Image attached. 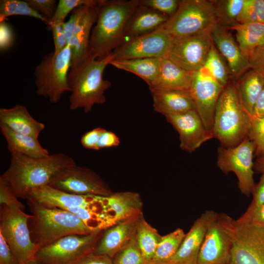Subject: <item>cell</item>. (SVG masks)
I'll return each mask as SVG.
<instances>
[{
	"instance_id": "cell-10",
	"label": "cell",
	"mask_w": 264,
	"mask_h": 264,
	"mask_svg": "<svg viewBox=\"0 0 264 264\" xmlns=\"http://www.w3.org/2000/svg\"><path fill=\"white\" fill-rule=\"evenodd\" d=\"M104 231L64 237L40 247L35 260L40 264H77L93 252Z\"/></svg>"
},
{
	"instance_id": "cell-41",
	"label": "cell",
	"mask_w": 264,
	"mask_h": 264,
	"mask_svg": "<svg viewBox=\"0 0 264 264\" xmlns=\"http://www.w3.org/2000/svg\"><path fill=\"white\" fill-rule=\"evenodd\" d=\"M96 0H60L55 12L51 20L53 23H63L67 15L76 8L94 3Z\"/></svg>"
},
{
	"instance_id": "cell-18",
	"label": "cell",
	"mask_w": 264,
	"mask_h": 264,
	"mask_svg": "<svg viewBox=\"0 0 264 264\" xmlns=\"http://www.w3.org/2000/svg\"><path fill=\"white\" fill-rule=\"evenodd\" d=\"M211 36L214 44L227 64L231 78L238 79L250 68L249 59L242 54L228 29L217 23Z\"/></svg>"
},
{
	"instance_id": "cell-2",
	"label": "cell",
	"mask_w": 264,
	"mask_h": 264,
	"mask_svg": "<svg viewBox=\"0 0 264 264\" xmlns=\"http://www.w3.org/2000/svg\"><path fill=\"white\" fill-rule=\"evenodd\" d=\"M139 4V0H99L89 40V57L103 59L125 41V25Z\"/></svg>"
},
{
	"instance_id": "cell-40",
	"label": "cell",
	"mask_w": 264,
	"mask_h": 264,
	"mask_svg": "<svg viewBox=\"0 0 264 264\" xmlns=\"http://www.w3.org/2000/svg\"><path fill=\"white\" fill-rule=\"evenodd\" d=\"M248 138L255 145L254 156L264 157V117H252Z\"/></svg>"
},
{
	"instance_id": "cell-45",
	"label": "cell",
	"mask_w": 264,
	"mask_h": 264,
	"mask_svg": "<svg viewBox=\"0 0 264 264\" xmlns=\"http://www.w3.org/2000/svg\"><path fill=\"white\" fill-rule=\"evenodd\" d=\"M237 221L264 226V204L259 206L249 205L245 213Z\"/></svg>"
},
{
	"instance_id": "cell-3",
	"label": "cell",
	"mask_w": 264,
	"mask_h": 264,
	"mask_svg": "<svg viewBox=\"0 0 264 264\" xmlns=\"http://www.w3.org/2000/svg\"><path fill=\"white\" fill-rule=\"evenodd\" d=\"M113 59L112 53L100 60L89 57L80 66L70 69L68 82L71 89L69 108L71 110L82 109L84 113H88L95 105L106 102L105 92L111 84L103 79V74Z\"/></svg>"
},
{
	"instance_id": "cell-46",
	"label": "cell",
	"mask_w": 264,
	"mask_h": 264,
	"mask_svg": "<svg viewBox=\"0 0 264 264\" xmlns=\"http://www.w3.org/2000/svg\"><path fill=\"white\" fill-rule=\"evenodd\" d=\"M25 1L34 10L51 22L57 8L56 0H25Z\"/></svg>"
},
{
	"instance_id": "cell-21",
	"label": "cell",
	"mask_w": 264,
	"mask_h": 264,
	"mask_svg": "<svg viewBox=\"0 0 264 264\" xmlns=\"http://www.w3.org/2000/svg\"><path fill=\"white\" fill-rule=\"evenodd\" d=\"M140 217L118 222L105 230L93 253L112 259L135 236Z\"/></svg>"
},
{
	"instance_id": "cell-22",
	"label": "cell",
	"mask_w": 264,
	"mask_h": 264,
	"mask_svg": "<svg viewBox=\"0 0 264 264\" xmlns=\"http://www.w3.org/2000/svg\"><path fill=\"white\" fill-rule=\"evenodd\" d=\"M98 0L88 6L68 43L71 49L70 68L77 67L89 57L91 32L98 15Z\"/></svg>"
},
{
	"instance_id": "cell-58",
	"label": "cell",
	"mask_w": 264,
	"mask_h": 264,
	"mask_svg": "<svg viewBox=\"0 0 264 264\" xmlns=\"http://www.w3.org/2000/svg\"><path fill=\"white\" fill-rule=\"evenodd\" d=\"M22 264H40L38 263L35 260H32L26 263Z\"/></svg>"
},
{
	"instance_id": "cell-32",
	"label": "cell",
	"mask_w": 264,
	"mask_h": 264,
	"mask_svg": "<svg viewBox=\"0 0 264 264\" xmlns=\"http://www.w3.org/2000/svg\"><path fill=\"white\" fill-rule=\"evenodd\" d=\"M230 29L235 30L238 45L248 59L257 48L264 44V23H239Z\"/></svg>"
},
{
	"instance_id": "cell-20",
	"label": "cell",
	"mask_w": 264,
	"mask_h": 264,
	"mask_svg": "<svg viewBox=\"0 0 264 264\" xmlns=\"http://www.w3.org/2000/svg\"><path fill=\"white\" fill-rule=\"evenodd\" d=\"M28 198L47 207L66 210L97 203L103 197L75 195L46 185L33 190Z\"/></svg>"
},
{
	"instance_id": "cell-9",
	"label": "cell",
	"mask_w": 264,
	"mask_h": 264,
	"mask_svg": "<svg viewBox=\"0 0 264 264\" xmlns=\"http://www.w3.org/2000/svg\"><path fill=\"white\" fill-rule=\"evenodd\" d=\"M32 215L5 205L0 207V234L20 264L35 260L40 247L33 242L28 222Z\"/></svg>"
},
{
	"instance_id": "cell-12",
	"label": "cell",
	"mask_w": 264,
	"mask_h": 264,
	"mask_svg": "<svg viewBox=\"0 0 264 264\" xmlns=\"http://www.w3.org/2000/svg\"><path fill=\"white\" fill-rule=\"evenodd\" d=\"M49 186L79 195L108 197L113 193L96 173L76 164L58 172Z\"/></svg>"
},
{
	"instance_id": "cell-47",
	"label": "cell",
	"mask_w": 264,
	"mask_h": 264,
	"mask_svg": "<svg viewBox=\"0 0 264 264\" xmlns=\"http://www.w3.org/2000/svg\"><path fill=\"white\" fill-rule=\"evenodd\" d=\"M63 23H55L51 25L55 53L61 52L67 45L63 28Z\"/></svg>"
},
{
	"instance_id": "cell-36",
	"label": "cell",
	"mask_w": 264,
	"mask_h": 264,
	"mask_svg": "<svg viewBox=\"0 0 264 264\" xmlns=\"http://www.w3.org/2000/svg\"><path fill=\"white\" fill-rule=\"evenodd\" d=\"M21 15L41 20L51 29V23L34 10L25 1L20 0H0V22L5 21L11 16Z\"/></svg>"
},
{
	"instance_id": "cell-54",
	"label": "cell",
	"mask_w": 264,
	"mask_h": 264,
	"mask_svg": "<svg viewBox=\"0 0 264 264\" xmlns=\"http://www.w3.org/2000/svg\"><path fill=\"white\" fill-rule=\"evenodd\" d=\"M77 264H113L112 259L93 253L83 258Z\"/></svg>"
},
{
	"instance_id": "cell-38",
	"label": "cell",
	"mask_w": 264,
	"mask_h": 264,
	"mask_svg": "<svg viewBox=\"0 0 264 264\" xmlns=\"http://www.w3.org/2000/svg\"><path fill=\"white\" fill-rule=\"evenodd\" d=\"M264 23V0H244L238 23Z\"/></svg>"
},
{
	"instance_id": "cell-28",
	"label": "cell",
	"mask_w": 264,
	"mask_h": 264,
	"mask_svg": "<svg viewBox=\"0 0 264 264\" xmlns=\"http://www.w3.org/2000/svg\"><path fill=\"white\" fill-rule=\"evenodd\" d=\"M0 129L11 154L32 157H43L50 154L48 150L40 144L38 139L16 132L2 124H0Z\"/></svg>"
},
{
	"instance_id": "cell-52",
	"label": "cell",
	"mask_w": 264,
	"mask_h": 264,
	"mask_svg": "<svg viewBox=\"0 0 264 264\" xmlns=\"http://www.w3.org/2000/svg\"><path fill=\"white\" fill-rule=\"evenodd\" d=\"M250 68L264 73V44L257 48L249 58Z\"/></svg>"
},
{
	"instance_id": "cell-4",
	"label": "cell",
	"mask_w": 264,
	"mask_h": 264,
	"mask_svg": "<svg viewBox=\"0 0 264 264\" xmlns=\"http://www.w3.org/2000/svg\"><path fill=\"white\" fill-rule=\"evenodd\" d=\"M26 199L32 214L28 222L31 238L40 248L68 235L94 232L70 211L44 206L30 198Z\"/></svg>"
},
{
	"instance_id": "cell-14",
	"label": "cell",
	"mask_w": 264,
	"mask_h": 264,
	"mask_svg": "<svg viewBox=\"0 0 264 264\" xmlns=\"http://www.w3.org/2000/svg\"><path fill=\"white\" fill-rule=\"evenodd\" d=\"M213 44L211 31L174 38L168 58L183 69L194 72L203 66Z\"/></svg>"
},
{
	"instance_id": "cell-26",
	"label": "cell",
	"mask_w": 264,
	"mask_h": 264,
	"mask_svg": "<svg viewBox=\"0 0 264 264\" xmlns=\"http://www.w3.org/2000/svg\"><path fill=\"white\" fill-rule=\"evenodd\" d=\"M0 124L16 132L37 139L45 128V125L35 119L27 108L22 105H17L10 108H0Z\"/></svg>"
},
{
	"instance_id": "cell-11",
	"label": "cell",
	"mask_w": 264,
	"mask_h": 264,
	"mask_svg": "<svg viewBox=\"0 0 264 264\" xmlns=\"http://www.w3.org/2000/svg\"><path fill=\"white\" fill-rule=\"evenodd\" d=\"M255 144L248 138L232 148H218L217 164L224 174L232 172L238 180V187L244 195L249 196L256 183L254 180L253 157Z\"/></svg>"
},
{
	"instance_id": "cell-8",
	"label": "cell",
	"mask_w": 264,
	"mask_h": 264,
	"mask_svg": "<svg viewBox=\"0 0 264 264\" xmlns=\"http://www.w3.org/2000/svg\"><path fill=\"white\" fill-rule=\"evenodd\" d=\"M217 23L212 1L182 0L163 27L174 38H177L211 31Z\"/></svg>"
},
{
	"instance_id": "cell-24",
	"label": "cell",
	"mask_w": 264,
	"mask_h": 264,
	"mask_svg": "<svg viewBox=\"0 0 264 264\" xmlns=\"http://www.w3.org/2000/svg\"><path fill=\"white\" fill-rule=\"evenodd\" d=\"M105 198L107 211L116 223L138 218L143 214V202L137 193H113Z\"/></svg>"
},
{
	"instance_id": "cell-19",
	"label": "cell",
	"mask_w": 264,
	"mask_h": 264,
	"mask_svg": "<svg viewBox=\"0 0 264 264\" xmlns=\"http://www.w3.org/2000/svg\"><path fill=\"white\" fill-rule=\"evenodd\" d=\"M207 210L194 222L176 254L171 260L175 264H198L199 253L208 226L217 215Z\"/></svg>"
},
{
	"instance_id": "cell-23",
	"label": "cell",
	"mask_w": 264,
	"mask_h": 264,
	"mask_svg": "<svg viewBox=\"0 0 264 264\" xmlns=\"http://www.w3.org/2000/svg\"><path fill=\"white\" fill-rule=\"evenodd\" d=\"M153 100V108L165 116L196 110L189 90L178 89H150Z\"/></svg>"
},
{
	"instance_id": "cell-27",
	"label": "cell",
	"mask_w": 264,
	"mask_h": 264,
	"mask_svg": "<svg viewBox=\"0 0 264 264\" xmlns=\"http://www.w3.org/2000/svg\"><path fill=\"white\" fill-rule=\"evenodd\" d=\"M192 75L193 72L183 69L168 58H162L158 75L149 89L189 91Z\"/></svg>"
},
{
	"instance_id": "cell-34",
	"label": "cell",
	"mask_w": 264,
	"mask_h": 264,
	"mask_svg": "<svg viewBox=\"0 0 264 264\" xmlns=\"http://www.w3.org/2000/svg\"><path fill=\"white\" fill-rule=\"evenodd\" d=\"M217 23L230 29L239 24L238 18L242 9L244 0L212 1Z\"/></svg>"
},
{
	"instance_id": "cell-15",
	"label": "cell",
	"mask_w": 264,
	"mask_h": 264,
	"mask_svg": "<svg viewBox=\"0 0 264 264\" xmlns=\"http://www.w3.org/2000/svg\"><path fill=\"white\" fill-rule=\"evenodd\" d=\"M223 88L203 67L193 72L189 91L196 111L211 132L216 106Z\"/></svg>"
},
{
	"instance_id": "cell-56",
	"label": "cell",
	"mask_w": 264,
	"mask_h": 264,
	"mask_svg": "<svg viewBox=\"0 0 264 264\" xmlns=\"http://www.w3.org/2000/svg\"><path fill=\"white\" fill-rule=\"evenodd\" d=\"M254 170L258 173L264 174V157H257L254 162Z\"/></svg>"
},
{
	"instance_id": "cell-33",
	"label": "cell",
	"mask_w": 264,
	"mask_h": 264,
	"mask_svg": "<svg viewBox=\"0 0 264 264\" xmlns=\"http://www.w3.org/2000/svg\"><path fill=\"white\" fill-rule=\"evenodd\" d=\"M161 237L156 229L145 220L142 214L137 222L135 238L146 263L153 259Z\"/></svg>"
},
{
	"instance_id": "cell-49",
	"label": "cell",
	"mask_w": 264,
	"mask_h": 264,
	"mask_svg": "<svg viewBox=\"0 0 264 264\" xmlns=\"http://www.w3.org/2000/svg\"><path fill=\"white\" fill-rule=\"evenodd\" d=\"M14 38V34L10 25L5 21L0 22V50L9 49L13 44Z\"/></svg>"
},
{
	"instance_id": "cell-37",
	"label": "cell",
	"mask_w": 264,
	"mask_h": 264,
	"mask_svg": "<svg viewBox=\"0 0 264 264\" xmlns=\"http://www.w3.org/2000/svg\"><path fill=\"white\" fill-rule=\"evenodd\" d=\"M203 67L207 69L223 87L224 88L230 82L231 77L227 64L214 44Z\"/></svg>"
},
{
	"instance_id": "cell-42",
	"label": "cell",
	"mask_w": 264,
	"mask_h": 264,
	"mask_svg": "<svg viewBox=\"0 0 264 264\" xmlns=\"http://www.w3.org/2000/svg\"><path fill=\"white\" fill-rule=\"evenodd\" d=\"M9 183L0 176V204L24 210V205L19 200Z\"/></svg>"
},
{
	"instance_id": "cell-39",
	"label": "cell",
	"mask_w": 264,
	"mask_h": 264,
	"mask_svg": "<svg viewBox=\"0 0 264 264\" xmlns=\"http://www.w3.org/2000/svg\"><path fill=\"white\" fill-rule=\"evenodd\" d=\"M113 264H144L146 263L136 240L131 241L112 259Z\"/></svg>"
},
{
	"instance_id": "cell-50",
	"label": "cell",
	"mask_w": 264,
	"mask_h": 264,
	"mask_svg": "<svg viewBox=\"0 0 264 264\" xmlns=\"http://www.w3.org/2000/svg\"><path fill=\"white\" fill-rule=\"evenodd\" d=\"M102 127L94 128L84 133L81 138V143L85 148L96 150L97 143L102 132Z\"/></svg>"
},
{
	"instance_id": "cell-48",
	"label": "cell",
	"mask_w": 264,
	"mask_h": 264,
	"mask_svg": "<svg viewBox=\"0 0 264 264\" xmlns=\"http://www.w3.org/2000/svg\"><path fill=\"white\" fill-rule=\"evenodd\" d=\"M120 143L119 138L113 132L104 129L98 138L96 150L116 147Z\"/></svg>"
},
{
	"instance_id": "cell-7",
	"label": "cell",
	"mask_w": 264,
	"mask_h": 264,
	"mask_svg": "<svg viewBox=\"0 0 264 264\" xmlns=\"http://www.w3.org/2000/svg\"><path fill=\"white\" fill-rule=\"evenodd\" d=\"M70 64L68 44L59 53L53 51L44 56L34 71L37 94L57 103L65 92H70L68 82Z\"/></svg>"
},
{
	"instance_id": "cell-5",
	"label": "cell",
	"mask_w": 264,
	"mask_h": 264,
	"mask_svg": "<svg viewBox=\"0 0 264 264\" xmlns=\"http://www.w3.org/2000/svg\"><path fill=\"white\" fill-rule=\"evenodd\" d=\"M251 118L240 101L236 83L230 81L216 106L212 130L214 138L225 148L238 145L248 138Z\"/></svg>"
},
{
	"instance_id": "cell-30",
	"label": "cell",
	"mask_w": 264,
	"mask_h": 264,
	"mask_svg": "<svg viewBox=\"0 0 264 264\" xmlns=\"http://www.w3.org/2000/svg\"><path fill=\"white\" fill-rule=\"evenodd\" d=\"M105 197L97 203L66 210L77 216L93 232L104 231L116 224L107 211Z\"/></svg>"
},
{
	"instance_id": "cell-25",
	"label": "cell",
	"mask_w": 264,
	"mask_h": 264,
	"mask_svg": "<svg viewBox=\"0 0 264 264\" xmlns=\"http://www.w3.org/2000/svg\"><path fill=\"white\" fill-rule=\"evenodd\" d=\"M170 18L139 4L127 21L125 27V37L130 39L153 32L162 27Z\"/></svg>"
},
{
	"instance_id": "cell-16",
	"label": "cell",
	"mask_w": 264,
	"mask_h": 264,
	"mask_svg": "<svg viewBox=\"0 0 264 264\" xmlns=\"http://www.w3.org/2000/svg\"><path fill=\"white\" fill-rule=\"evenodd\" d=\"M165 117L179 134L180 148L185 152L192 153L203 143L214 138L196 110Z\"/></svg>"
},
{
	"instance_id": "cell-57",
	"label": "cell",
	"mask_w": 264,
	"mask_h": 264,
	"mask_svg": "<svg viewBox=\"0 0 264 264\" xmlns=\"http://www.w3.org/2000/svg\"><path fill=\"white\" fill-rule=\"evenodd\" d=\"M144 264H175L172 263L171 261H168V262L150 261V262L146 263Z\"/></svg>"
},
{
	"instance_id": "cell-29",
	"label": "cell",
	"mask_w": 264,
	"mask_h": 264,
	"mask_svg": "<svg viewBox=\"0 0 264 264\" xmlns=\"http://www.w3.org/2000/svg\"><path fill=\"white\" fill-rule=\"evenodd\" d=\"M235 83L242 106L252 117L256 102L264 88V73L251 69Z\"/></svg>"
},
{
	"instance_id": "cell-6",
	"label": "cell",
	"mask_w": 264,
	"mask_h": 264,
	"mask_svg": "<svg viewBox=\"0 0 264 264\" xmlns=\"http://www.w3.org/2000/svg\"><path fill=\"white\" fill-rule=\"evenodd\" d=\"M219 218L231 241L230 264H264V226L239 223L226 214Z\"/></svg>"
},
{
	"instance_id": "cell-35",
	"label": "cell",
	"mask_w": 264,
	"mask_h": 264,
	"mask_svg": "<svg viewBox=\"0 0 264 264\" xmlns=\"http://www.w3.org/2000/svg\"><path fill=\"white\" fill-rule=\"evenodd\" d=\"M185 234L183 229L178 228L172 232L162 236L151 261H171L178 251Z\"/></svg>"
},
{
	"instance_id": "cell-51",
	"label": "cell",
	"mask_w": 264,
	"mask_h": 264,
	"mask_svg": "<svg viewBox=\"0 0 264 264\" xmlns=\"http://www.w3.org/2000/svg\"><path fill=\"white\" fill-rule=\"evenodd\" d=\"M0 264H20L8 244L0 234Z\"/></svg>"
},
{
	"instance_id": "cell-44",
	"label": "cell",
	"mask_w": 264,
	"mask_h": 264,
	"mask_svg": "<svg viewBox=\"0 0 264 264\" xmlns=\"http://www.w3.org/2000/svg\"><path fill=\"white\" fill-rule=\"evenodd\" d=\"M96 1V0L93 3L81 5L74 9L72 11L69 20L63 24V30L67 44L74 30L81 21L88 6L95 3Z\"/></svg>"
},
{
	"instance_id": "cell-53",
	"label": "cell",
	"mask_w": 264,
	"mask_h": 264,
	"mask_svg": "<svg viewBox=\"0 0 264 264\" xmlns=\"http://www.w3.org/2000/svg\"><path fill=\"white\" fill-rule=\"evenodd\" d=\"M253 199L251 206H259L264 204V174H262L258 183L255 184L252 194Z\"/></svg>"
},
{
	"instance_id": "cell-1",
	"label": "cell",
	"mask_w": 264,
	"mask_h": 264,
	"mask_svg": "<svg viewBox=\"0 0 264 264\" xmlns=\"http://www.w3.org/2000/svg\"><path fill=\"white\" fill-rule=\"evenodd\" d=\"M75 164L71 157L61 153L43 157L11 154L10 165L0 176L18 198L26 199L33 190L49 185L61 170Z\"/></svg>"
},
{
	"instance_id": "cell-13",
	"label": "cell",
	"mask_w": 264,
	"mask_h": 264,
	"mask_svg": "<svg viewBox=\"0 0 264 264\" xmlns=\"http://www.w3.org/2000/svg\"><path fill=\"white\" fill-rule=\"evenodd\" d=\"M173 40L162 26L150 33L125 41L112 51L113 60L168 58Z\"/></svg>"
},
{
	"instance_id": "cell-17",
	"label": "cell",
	"mask_w": 264,
	"mask_h": 264,
	"mask_svg": "<svg viewBox=\"0 0 264 264\" xmlns=\"http://www.w3.org/2000/svg\"><path fill=\"white\" fill-rule=\"evenodd\" d=\"M231 246V239L217 213L208 226L198 264H230Z\"/></svg>"
},
{
	"instance_id": "cell-43",
	"label": "cell",
	"mask_w": 264,
	"mask_h": 264,
	"mask_svg": "<svg viewBox=\"0 0 264 264\" xmlns=\"http://www.w3.org/2000/svg\"><path fill=\"white\" fill-rule=\"evenodd\" d=\"M180 1L178 0H139V4L171 17L177 10Z\"/></svg>"
},
{
	"instance_id": "cell-55",
	"label": "cell",
	"mask_w": 264,
	"mask_h": 264,
	"mask_svg": "<svg viewBox=\"0 0 264 264\" xmlns=\"http://www.w3.org/2000/svg\"><path fill=\"white\" fill-rule=\"evenodd\" d=\"M253 117L257 118L264 117V88L256 102Z\"/></svg>"
},
{
	"instance_id": "cell-31",
	"label": "cell",
	"mask_w": 264,
	"mask_h": 264,
	"mask_svg": "<svg viewBox=\"0 0 264 264\" xmlns=\"http://www.w3.org/2000/svg\"><path fill=\"white\" fill-rule=\"evenodd\" d=\"M161 59L143 58L112 60L110 65L116 68L134 74L143 80L151 88L160 71Z\"/></svg>"
}]
</instances>
